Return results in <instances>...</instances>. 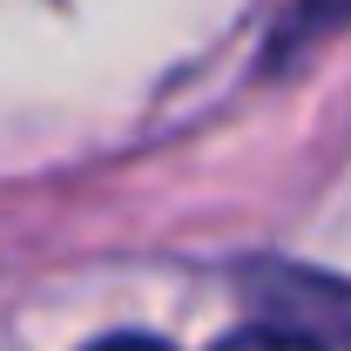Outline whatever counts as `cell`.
<instances>
[{
  "mask_svg": "<svg viewBox=\"0 0 351 351\" xmlns=\"http://www.w3.org/2000/svg\"><path fill=\"white\" fill-rule=\"evenodd\" d=\"M257 304L270 311V331H291V338H311V345H351V291L345 284H324V277H304V270H277L257 291Z\"/></svg>",
  "mask_w": 351,
  "mask_h": 351,
  "instance_id": "obj_1",
  "label": "cell"
},
{
  "mask_svg": "<svg viewBox=\"0 0 351 351\" xmlns=\"http://www.w3.org/2000/svg\"><path fill=\"white\" fill-rule=\"evenodd\" d=\"M217 351H324V345H311V338H291V331H270V324H250V331L223 338Z\"/></svg>",
  "mask_w": 351,
  "mask_h": 351,
  "instance_id": "obj_2",
  "label": "cell"
},
{
  "mask_svg": "<svg viewBox=\"0 0 351 351\" xmlns=\"http://www.w3.org/2000/svg\"><path fill=\"white\" fill-rule=\"evenodd\" d=\"M88 351H169L162 338H142V331H122V338H101V345H88Z\"/></svg>",
  "mask_w": 351,
  "mask_h": 351,
  "instance_id": "obj_3",
  "label": "cell"
}]
</instances>
